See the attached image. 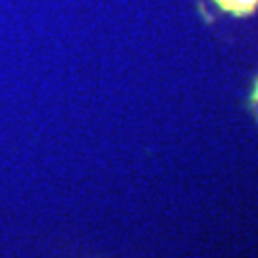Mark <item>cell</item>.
Masks as SVG:
<instances>
[{"mask_svg":"<svg viewBox=\"0 0 258 258\" xmlns=\"http://www.w3.org/2000/svg\"><path fill=\"white\" fill-rule=\"evenodd\" d=\"M197 4L205 18L214 10L233 18H247L258 12V0H197Z\"/></svg>","mask_w":258,"mask_h":258,"instance_id":"1","label":"cell"},{"mask_svg":"<svg viewBox=\"0 0 258 258\" xmlns=\"http://www.w3.org/2000/svg\"><path fill=\"white\" fill-rule=\"evenodd\" d=\"M249 109L250 113L254 115V119L258 120V79L252 83V88H250L249 94Z\"/></svg>","mask_w":258,"mask_h":258,"instance_id":"2","label":"cell"}]
</instances>
